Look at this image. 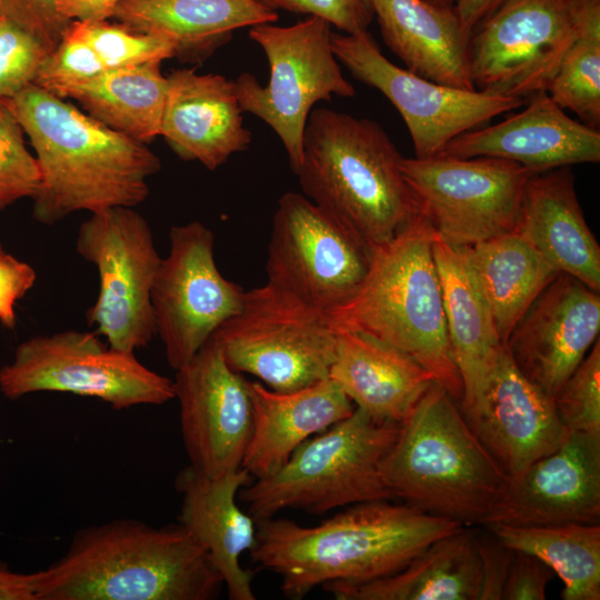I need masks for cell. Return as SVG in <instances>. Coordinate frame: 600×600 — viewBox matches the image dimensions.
I'll return each instance as SVG.
<instances>
[{
    "mask_svg": "<svg viewBox=\"0 0 600 600\" xmlns=\"http://www.w3.org/2000/svg\"><path fill=\"white\" fill-rule=\"evenodd\" d=\"M461 411L511 482L569 434L553 398L521 374L504 346L482 393Z\"/></svg>",
    "mask_w": 600,
    "mask_h": 600,
    "instance_id": "19",
    "label": "cell"
},
{
    "mask_svg": "<svg viewBox=\"0 0 600 600\" xmlns=\"http://www.w3.org/2000/svg\"><path fill=\"white\" fill-rule=\"evenodd\" d=\"M492 534V533H491ZM482 563V586L479 600H501V593L513 550L492 538L478 534Z\"/></svg>",
    "mask_w": 600,
    "mask_h": 600,
    "instance_id": "44",
    "label": "cell"
},
{
    "mask_svg": "<svg viewBox=\"0 0 600 600\" xmlns=\"http://www.w3.org/2000/svg\"><path fill=\"white\" fill-rule=\"evenodd\" d=\"M212 337L232 370L288 392L329 378L338 333L324 312L267 282Z\"/></svg>",
    "mask_w": 600,
    "mask_h": 600,
    "instance_id": "8",
    "label": "cell"
},
{
    "mask_svg": "<svg viewBox=\"0 0 600 600\" xmlns=\"http://www.w3.org/2000/svg\"><path fill=\"white\" fill-rule=\"evenodd\" d=\"M121 0H60L59 10L73 21L108 20Z\"/></svg>",
    "mask_w": 600,
    "mask_h": 600,
    "instance_id": "45",
    "label": "cell"
},
{
    "mask_svg": "<svg viewBox=\"0 0 600 600\" xmlns=\"http://www.w3.org/2000/svg\"><path fill=\"white\" fill-rule=\"evenodd\" d=\"M170 251L151 291L156 334L169 366L188 363L241 308L244 290L226 279L214 261V237L199 221L170 229Z\"/></svg>",
    "mask_w": 600,
    "mask_h": 600,
    "instance_id": "16",
    "label": "cell"
},
{
    "mask_svg": "<svg viewBox=\"0 0 600 600\" xmlns=\"http://www.w3.org/2000/svg\"><path fill=\"white\" fill-rule=\"evenodd\" d=\"M70 29L93 48L107 69L174 58V47L169 40L134 31L120 22L73 20Z\"/></svg>",
    "mask_w": 600,
    "mask_h": 600,
    "instance_id": "35",
    "label": "cell"
},
{
    "mask_svg": "<svg viewBox=\"0 0 600 600\" xmlns=\"http://www.w3.org/2000/svg\"><path fill=\"white\" fill-rule=\"evenodd\" d=\"M577 33L563 54L548 94L582 123L600 127V0H577Z\"/></svg>",
    "mask_w": 600,
    "mask_h": 600,
    "instance_id": "34",
    "label": "cell"
},
{
    "mask_svg": "<svg viewBox=\"0 0 600 600\" xmlns=\"http://www.w3.org/2000/svg\"><path fill=\"white\" fill-rule=\"evenodd\" d=\"M30 138L40 170L33 218L51 226L77 211L136 207L161 168L147 143L112 130L32 83L2 99Z\"/></svg>",
    "mask_w": 600,
    "mask_h": 600,
    "instance_id": "1",
    "label": "cell"
},
{
    "mask_svg": "<svg viewBox=\"0 0 600 600\" xmlns=\"http://www.w3.org/2000/svg\"><path fill=\"white\" fill-rule=\"evenodd\" d=\"M253 477L243 468L207 476L190 464L176 479L181 494L179 523L207 550L231 600H254L252 572L240 563L254 547L257 522L237 504L241 488Z\"/></svg>",
    "mask_w": 600,
    "mask_h": 600,
    "instance_id": "23",
    "label": "cell"
},
{
    "mask_svg": "<svg viewBox=\"0 0 600 600\" xmlns=\"http://www.w3.org/2000/svg\"><path fill=\"white\" fill-rule=\"evenodd\" d=\"M556 573L539 558L513 550L501 600H544Z\"/></svg>",
    "mask_w": 600,
    "mask_h": 600,
    "instance_id": "42",
    "label": "cell"
},
{
    "mask_svg": "<svg viewBox=\"0 0 600 600\" xmlns=\"http://www.w3.org/2000/svg\"><path fill=\"white\" fill-rule=\"evenodd\" d=\"M381 36L410 72L427 80L476 90L469 70L471 34L454 6L429 0H371Z\"/></svg>",
    "mask_w": 600,
    "mask_h": 600,
    "instance_id": "27",
    "label": "cell"
},
{
    "mask_svg": "<svg viewBox=\"0 0 600 600\" xmlns=\"http://www.w3.org/2000/svg\"><path fill=\"white\" fill-rule=\"evenodd\" d=\"M161 62L108 69L71 89L63 98L78 100L88 114L107 127L143 143L160 136L168 91Z\"/></svg>",
    "mask_w": 600,
    "mask_h": 600,
    "instance_id": "32",
    "label": "cell"
},
{
    "mask_svg": "<svg viewBox=\"0 0 600 600\" xmlns=\"http://www.w3.org/2000/svg\"><path fill=\"white\" fill-rule=\"evenodd\" d=\"M182 439L190 466L216 477L240 469L252 432L248 381L232 370L216 339L176 370Z\"/></svg>",
    "mask_w": 600,
    "mask_h": 600,
    "instance_id": "17",
    "label": "cell"
},
{
    "mask_svg": "<svg viewBox=\"0 0 600 600\" xmlns=\"http://www.w3.org/2000/svg\"><path fill=\"white\" fill-rule=\"evenodd\" d=\"M331 33V24L316 17L287 27L253 26L249 37L268 59L269 81L263 87L249 72L233 81L242 112L258 117L277 133L293 172L302 160L304 128L313 106L332 96H356L333 53Z\"/></svg>",
    "mask_w": 600,
    "mask_h": 600,
    "instance_id": "9",
    "label": "cell"
},
{
    "mask_svg": "<svg viewBox=\"0 0 600 600\" xmlns=\"http://www.w3.org/2000/svg\"><path fill=\"white\" fill-rule=\"evenodd\" d=\"M478 533L463 527L426 548L401 570L363 583H328L339 600H479Z\"/></svg>",
    "mask_w": 600,
    "mask_h": 600,
    "instance_id": "30",
    "label": "cell"
},
{
    "mask_svg": "<svg viewBox=\"0 0 600 600\" xmlns=\"http://www.w3.org/2000/svg\"><path fill=\"white\" fill-rule=\"evenodd\" d=\"M507 548L530 553L562 580L563 600L600 599V524L487 526Z\"/></svg>",
    "mask_w": 600,
    "mask_h": 600,
    "instance_id": "33",
    "label": "cell"
},
{
    "mask_svg": "<svg viewBox=\"0 0 600 600\" xmlns=\"http://www.w3.org/2000/svg\"><path fill=\"white\" fill-rule=\"evenodd\" d=\"M400 424L379 422L356 408L348 418L302 442L274 473L239 491L257 521L284 509L321 514L338 507L390 500L381 463Z\"/></svg>",
    "mask_w": 600,
    "mask_h": 600,
    "instance_id": "7",
    "label": "cell"
},
{
    "mask_svg": "<svg viewBox=\"0 0 600 600\" xmlns=\"http://www.w3.org/2000/svg\"><path fill=\"white\" fill-rule=\"evenodd\" d=\"M2 249H3V248H2V246L0 244V250H2Z\"/></svg>",
    "mask_w": 600,
    "mask_h": 600,
    "instance_id": "49",
    "label": "cell"
},
{
    "mask_svg": "<svg viewBox=\"0 0 600 600\" xmlns=\"http://www.w3.org/2000/svg\"><path fill=\"white\" fill-rule=\"evenodd\" d=\"M433 3L441 4V6H454L458 0H429Z\"/></svg>",
    "mask_w": 600,
    "mask_h": 600,
    "instance_id": "48",
    "label": "cell"
},
{
    "mask_svg": "<svg viewBox=\"0 0 600 600\" xmlns=\"http://www.w3.org/2000/svg\"><path fill=\"white\" fill-rule=\"evenodd\" d=\"M464 526L389 500L367 501L313 527L292 520L257 521L251 557L301 599L318 586L363 583L404 568L434 541Z\"/></svg>",
    "mask_w": 600,
    "mask_h": 600,
    "instance_id": "2",
    "label": "cell"
},
{
    "mask_svg": "<svg viewBox=\"0 0 600 600\" xmlns=\"http://www.w3.org/2000/svg\"><path fill=\"white\" fill-rule=\"evenodd\" d=\"M59 1L0 0V14L32 34L49 51H52L72 22L60 12Z\"/></svg>",
    "mask_w": 600,
    "mask_h": 600,
    "instance_id": "41",
    "label": "cell"
},
{
    "mask_svg": "<svg viewBox=\"0 0 600 600\" xmlns=\"http://www.w3.org/2000/svg\"><path fill=\"white\" fill-rule=\"evenodd\" d=\"M599 331V292L558 273L514 324L504 347L521 374L553 398Z\"/></svg>",
    "mask_w": 600,
    "mask_h": 600,
    "instance_id": "18",
    "label": "cell"
},
{
    "mask_svg": "<svg viewBox=\"0 0 600 600\" xmlns=\"http://www.w3.org/2000/svg\"><path fill=\"white\" fill-rule=\"evenodd\" d=\"M514 232L558 272L600 292V246L584 219L570 167L530 177Z\"/></svg>",
    "mask_w": 600,
    "mask_h": 600,
    "instance_id": "24",
    "label": "cell"
},
{
    "mask_svg": "<svg viewBox=\"0 0 600 600\" xmlns=\"http://www.w3.org/2000/svg\"><path fill=\"white\" fill-rule=\"evenodd\" d=\"M49 52L37 38L0 14V98H12L32 84Z\"/></svg>",
    "mask_w": 600,
    "mask_h": 600,
    "instance_id": "39",
    "label": "cell"
},
{
    "mask_svg": "<svg viewBox=\"0 0 600 600\" xmlns=\"http://www.w3.org/2000/svg\"><path fill=\"white\" fill-rule=\"evenodd\" d=\"M439 154L491 157L517 162L534 172L600 161V131L570 118L542 91L507 120L453 138Z\"/></svg>",
    "mask_w": 600,
    "mask_h": 600,
    "instance_id": "21",
    "label": "cell"
},
{
    "mask_svg": "<svg viewBox=\"0 0 600 600\" xmlns=\"http://www.w3.org/2000/svg\"><path fill=\"white\" fill-rule=\"evenodd\" d=\"M252 432L242 461L253 478L279 470L311 436L348 418L356 407L330 378L288 392L248 381Z\"/></svg>",
    "mask_w": 600,
    "mask_h": 600,
    "instance_id": "25",
    "label": "cell"
},
{
    "mask_svg": "<svg viewBox=\"0 0 600 600\" xmlns=\"http://www.w3.org/2000/svg\"><path fill=\"white\" fill-rule=\"evenodd\" d=\"M372 248L304 194L278 201L268 247V282L326 314L363 282Z\"/></svg>",
    "mask_w": 600,
    "mask_h": 600,
    "instance_id": "13",
    "label": "cell"
},
{
    "mask_svg": "<svg viewBox=\"0 0 600 600\" xmlns=\"http://www.w3.org/2000/svg\"><path fill=\"white\" fill-rule=\"evenodd\" d=\"M331 46L337 60L356 79L379 90L396 107L419 159L441 153L459 134L526 103L524 99L453 88L419 77L389 61L368 31L332 32Z\"/></svg>",
    "mask_w": 600,
    "mask_h": 600,
    "instance_id": "15",
    "label": "cell"
},
{
    "mask_svg": "<svg viewBox=\"0 0 600 600\" xmlns=\"http://www.w3.org/2000/svg\"><path fill=\"white\" fill-rule=\"evenodd\" d=\"M167 78L160 136L174 153L214 170L249 147L252 137L243 126L232 80L186 68Z\"/></svg>",
    "mask_w": 600,
    "mask_h": 600,
    "instance_id": "22",
    "label": "cell"
},
{
    "mask_svg": "<svg viewBox=\"0 0 600 600\" xmlns=\"http://www.w3.org/2000/svg\"><path fill=\"white\" fill-rule=\"evenodd\" d=\"M460 248L504 344L518 320L560 272L514 231Z\"/></svg>",
    "mask_w": 600,
    "mask_h": 600,
    "instance_id": "31",
    "label": "cell"
},
{
    "mask_svg": "<svg viewBox=\"0 0 600 600\" xmlns=\"http://www.w3.org/2000/svg\"><path fill=\"white\" fill-rule=\"evenodd\" d=\"M432 251L450 354L463 387L459 407L464 409L482 393L504 344L461 248L436 234Z\"/></svg>",
    "mask_w": 600,
    "mask_h": 600,
    "instance_id": "28",
    "label": "cell"
},
{
    "mask_svg": "<svg viewBox=\"0 0 600 600\" xmlns=\"http://www.w3.org/2000/svg\"><path fill=\"white\" fill-rule=\"evenodd\" d=\"M267 9L320 18L348 34L368 31L374 18L371 0H256Z\"/></svg>",
    "mask_w": 600,
    "mask_h": 600,
    "instance_id": "40",
    "label": "cell"
},
{
    "mask_svg": "<svg viewBox=\"0 0 600 600\" xmlns=\"http://www.w3.org/2000/svg\"><path fill=\"white\" fill-rule=\"evenodd\" d=\"M76 250L99 276L88 323L117 350L147 347L156 336L151 291L162 260L148 221L131 207L92 212L79 228Z\"/></svg>",
    "mask_w": 600,
    "mask_h": 600,
    "instance_id": "12",
    "label": "cell"
},
{
    "mask_svg": "<svg viewBox=\"0 0 600 600\" xmlns=\"http://www.w3.org/2000/svg\"><path fill=\"white\" fill-rule=\"evenodd\" d=\"M0 600H37V573H20L0 564Z\"/></svg>",
    "mask_w": 600,
    "mask_h": 600,
    "instance_id": "46",
    "label": "cell"
},
{
    "mask_svg": "<svg viewBox=\"0 0 600 600\" xmlns=\"http://www.w3.org/2000/svg\"><path fill=\"white\" fill-rule=\"evenodd\" d=\"M37 280L36 270L29 263L0 250V323L13 329L17 322L16 306Z\"/></svg>",
    "mask_w": 600,
    "mask_h": 600,
    "instance_id": "43",
    "label": "cell"
},
{
    "mask_svg": "<svg viewBox=\"0 0 600 600\" xmlns=\"http://www.w3.org/2000/svg\"><path fill=\"white\" fill-rule=\"evenodd\" d=\"M36 573L37 600H211L223 586L183 526L136 519L81 528L66 553Z\"/></svg>",
    "mask_w": 600,
    "mask_h": 600,
    "instance_id": "3",
    "label": "cell"
},
{
    "mask_svg": "<svg viewBox=\"0 0 600 600\" xmlns=\"http://www.w3.org/2000/svg\"><path fill=\"white\" fill-rule=\"evenodd\" d=\"M418 213L446 242L464 247L516 230L533 170L491 158H403Z\"/></svg>",
    "mask_w": 600,
    "mask_h": 600,
    "instance_id": "11",
    "label": "cell"
},
{
    "mask_svg": "<svg viewBox=\"0 0 600 600\" xmlns=\"http://www.w3.org/2000/svg\"><path fill=\"white\" fill-rule=\"evenodd\" d=\"M577 0H503L472 32L476 90L524 99L548 91L577 33Z\"/></svg>",
    "mask_w": 600,
    "mask_h": 600,
    "instance_id": "14",
    "label": "cell"
},
{
    "mask_svg": "<svg viewBox=\"0 0 600 600\" xmlns=\"http://www.w3.org/2000/svg\"><path fill=\"white\" fill-rule=\"evenodd\" d=\"M113 18L169 40L179 60L198 62L230 41L234 30L274 23L279 16L256 0H121Z\"/></svg>",
    "mask_w": 600,
    "mask_h": 600,
    "instance_id": "29",
    "label": "cell"
},
{
    "mask_svg": "<svg viewBox=\"0 0 600 600\" xmlns=\"http://www.w3.org/2000/svg\"><path fill=\"white\" fill-rule=\"evenodd\" d=\"M329 378L373 420L401 424L436 382L397 347L358 331L337 332Z\"/></svg>",
    "mask_w": 600,
    "mask_h": 600,
    "instance_id": "26",
    "label": "cell"
},
{
    "mask_svg": "<svg viewBox=\"0 0 600 600\" xmlns=\"http://www.w3.org/2000/svg\"><path fill=\"white\" fill-rule=\"evenodd\" d=\"M402 159L378 122L317 108L308 117L294 174L309 200L373 249L418 214Z\"/></svg>",
    "mask_w": 600,
    "mask_h": 600,
    "instance_id": "4",
    "label": "cell"
},
{
    "mask_svg": "<svg viewBox=\"0 0 600 600\" xmlns=\"http://www.w3.org/2000/svg\"><path fill=\"white\" fill-rule=\"evenodd\" d=\"M106 66L93 48L70 26L58 46L43 59L34 84L58 96L103 73Z\"/></svg>",
    "mask_w": 600,
    "mask_h": 600,
    "instance_id": "38",
    "label": "cell"
},
{
    "mask_svg": "<svg viewBox=\"0 0 600 600\" xmlns=\"http://www.w3.org/2000/svg\"><path fill=\"white\" fill-rule=\"evenodd\" d=\"M381 473L393 497L464 527L483 526L511 484L437 382L400 424Z\"/></svg>",
    "mask_w": 600,
    "mask_h": 600,
    "instance_id": "5",
    "label": "cell"
},
{
    "mask_svg": "<svg viewBox=\"0 0 600 600\" xmlns=\"http://www.w3.org/2000/svg\"><path fill=\"white\" fill-rule=\"evenodd\" d=\"M43 391L94 398L116 410L174 398L173 380L147 368L134 352L107 347L97 333L76 330L31 337L0 368V392L7 399Z\"/></svg>",
    "mask_w": 600,
    "mask_h": 600,
    "instance_id": "10",
    "label": "cell"
},
{
    "mask_svg": "<svg viewBox=\"0 0 600 600\" xmlns=\"http://www.w3.org/2000/svg\"><path fill=\"white\" fill-rule=\"evenodd\" d=\"M23 130L0 98V209L33 198L40 184L36 157L26 147Z\"/></svg>",
    "mask_w": 600,
    "mask_h": 600,
    "instance_id": "37",
    "label": "cell"
},
{
    "mask_svg": "<svg viewBox=\"0 0 600 600\" xmlns=\"http://www.w3.org/2000/svg\"><path fill=\"white\" fill-rule=\"evenodd\" d=\"M553 402L560 422L569 432L600 437L599 339L553 397Z\"/></svg>",
    "mask_w": 600,
    "mask_h": 600,
    "instance_id": "36",
    "label": "cell"
},
{
    "mask_svg": "<svg viewBox=\"0 0 600 600\" xmlns=\"http://www.w3.org/2000/svg\"><path fill=\"white\" fill-rule=\"evenodd\" d=\"M503 0H458L454 4L462 28L469 34L492 12Z\"/></svg>",
    "mask_w": 600,
    "mask_h": 600,
    "instance_id": "47",
    "label": "cell"
},
{
    "mask_svg": "<svg viewBox=\"0 0 600 600\" xmlns=\"http://www.w3.org/2000/svg\"><path fill=\"white\" fill-rule=\"evenodd\" d=\"M434 237L418 213L392 240L372 249L363 282L327 318L337 332H363L404 351L459 404L463 387L450 354Z\"/></svg>",
    "mask_w": 600,
    "mask_h": 600,
    "instance_id": "6",
    "label": "cell"
},
{
    "mask_svg": "<svg viewBox=\"0 0 600 600\" xmlns=\"http://www.w3.org/2000/svg\"><path fill=\"white\" fill-rule=\"evenodd\" d=\"M600 521V437L569 432L553 452L511 482L483 527H544Z\"/></svg>",
    "mask_w": 600,
    "mask_h": 600,
    "instance_id": "20",
    "label": "cell"
}]
</instances>
